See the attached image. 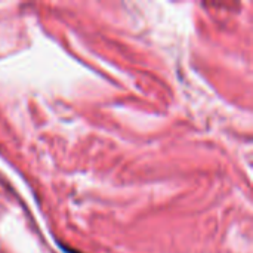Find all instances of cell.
<instances>
[{
	"mask_svg": "<svg viewBox=\"0 0 253 253\" xmlns=\"http://www.w3.org/2000/svg\"><path fill=\"white\" fill-rule=\"evenodd\" d=\"M59 248H61V251H62L64 253H79V252H76V251H71V249H68L67 246L61 245V243H59Z\"/></svg>",
	"mask_w": 253,
	"mask_h": 253,
	"instance_id": "6da1fadb",
	"label": "cell"
}]
</instances>
